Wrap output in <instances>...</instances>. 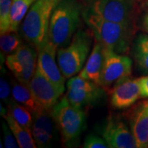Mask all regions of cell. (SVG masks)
Returning a JSON list of instances; mask_svg holds the SVG:
<instances>
[{
	"mask_svg": "<svg viewBox=\"0 0 148 148\" xmlns=\"http://www.w3.org/2000/svg\"><path fill=\"white\" fill-rule=\"evenodd\" d=\"M82 18L90 28L96 41L104 47L119 53H127L132 46L134 28L107 21L94 13L90 8L82 12Z\"/></svg>",
	"mask_w": 148,
	"mask_h": 148,
	"instance_id": "cell-1",
	"label": "cell"
},
{
	"mask_svg": "<svg viewBox=\"0 0 148 148\" xmlns=\"http://www.w3.org/2000/svg\"><path fill=\"white\" fill-rule=\"evenodd\" d=\"M82 6L79 0H60L50 18L48 36L57 48L71 42L81 23Z\"/></svg>",
	"mask_w": 148,
	"mask_h": 148,
	"instance_id": "cell-2",
	"label": "cell"
},
{
	"mask_svg": "<svg viewBox=\"0 0 148 148\" xmlns=\"http://www.w3.org/2000/svg\"><path fill=\"white\" fill-rule=\"evenodd\" d=\"M51 114L64 147H77L81 134L86 126V117L82 108L71 104L64 95L54 106Z\"/></svg>",
	"mask_w": 148,
	"mask_h": 148,
	"instance_id": "cell-3",
	"label": "cell"
},
{
	"mask_svg": "<svg viewBox=\"0 0 148 148\" xmlns=\"http://www.w3.org/2000/svg\"><path fill=\"white\" fill-rule=\"evenodd\" d=\"M60 0H36L21 25V36L38 49L48 37L50 18Z\"/></svg>",
	"mask_w": 148,
	"mask_h": 148,
	"instance_id": "cell-4",
	"label": "cell"
},
{
	"mask_svg": "<svg viewBox=\"0 0 148 148\" xmlns=\"http://www.w3.org/2000/svg\"><path fill=\"white\" fill-rule=\"evenodd\" d=\"M91 36L84 30L79 29L67 46L58 48L57 60L66 79L81 72L91 52Z\"/></svg>",
	"mask_w": 148,
	"mask_h": 148,
	"instance_id": "cell-5",
	"label": "cell"
},
{
	"mask_svg": "<svg viewBox=\"0 0 148 148\" xmlns=\"http://www.w3.org/2000/svg\"><path fill=\"white\" fill-rule=\"evenodd\" d=\"M138 8L133 0H95L88 8L107 21L134 28Z\"/></svg>",
	"mask_w": 148,
	"mask_h": 148,
	"instance_id": "cell-6",
	"label": "cell"
},
{
	"mask_svg": "<svg viewBox=\"0 0 148 148\" xmlns=\"http://www.w3.org/2000/svg\"><path fill=\"white\" fill-rule=\"evenodd\" d=\"M106 91L100 85L79 75H75L67 82L65 95L71 104L78 108H83L100 104L106 97Z\"/></svg>",
	"mask_w": 148,
	"mask_h": 148,
	"instance_id": "cell-7",
	"label": "cell"
},
{
	"mask_svg": "<svg viewBox=\"0 0 148 148\" xmlns=\"http://www.w3.org/2000/svg\"><path fill=\"white\" fill-rule=\"evenodd\" d=\"M37 58L36 48L30 44H22L15 52L6 57V65L15 79L29 84L36 70Z\"/></svg>",
	"mask_w": 148,
	"mask_h": 148,
	"instance_id": "cell-8",
	"label": "cell"
},
{
	"mask_svg": "<svg viewBox=\"0 0 148 148\" xmlns=\"http://www.w3.org/2000/svg\"><path fill=\"white\" fill-rule=\"evenodd\" d=\"M132 71V58L105 47L101 77V86L105 90H109L119 81L130 77Z\"/></svg>",
	"mask_w": 148,
	"mask_h": 148,
	"instance_id": "cell-9",
	"label": "cell"
},
{
	"mask_svg": "<svg viewBox=\"0 0 148 148\" xmlns=\"http://www.w3.org/2000/svg\"><path fill=\"white\" fill-rule=\"evenodd\" d=\"M57 49L48 36L37 49V69L64 93L66 78L56 60Z\"/></svg>",
	"mask_w": 148,
	"mask_h": 148,
	"instance_id": "cell-10",
	"label": "cell"
},
{
	"mask_svg": "<svg viewBox=\"0 0 148 148\" xmlns=\"http://www.w3.org/2000/svg\"><path fill=\"white\" fill-rule=\"evenodd\" d=\"M101 133L110 148H138L130 127L119 117H108Z\"/></svg>",
	"mask_w": 148,
	"mask_h": 148,
	"instance_id": "cell-11",
	"label": "cell"
},
{
	"mask_svg": "<svg viewBox=\"0 0 148 148\" xmlns=\"http://www.w3.org/2000/svg\"><path fill=\"white\" fill-rule=\"evenodd\" d=\"M108 92L110 106L114 110L129 109L142 98L138 79H132L130 77L119 81Z\"/></svg>",
	"mask_w": 148,
	"mask_h": 148,
	"instance_id": "cell-12",
	"label": "cell"
},
{
	"mask_svg": "<svg viewBox=\"0 0 148 148\" xmlns=\"http://www.w3.org/2000/svg\"><path fill=\"white\" fill-rule=\"evenodd\" d=\"M28 85L38 103L46 110L52 111L64 94L37 68Z\"/></svg>",
	"mask_w": 148,
	"mask_h": 148,
	"instance_id": "cell-13",
	"label": "cell"
},
{
	"mask_svg": "<svg viewBox=\"0 0 148 148\" xmlns=\"http://www.w3.org/2000/svg\"><path fill=\"white\" fill-rule=\"evenodd\" d=\"M138 148L148 147V99L139 101L124 113Z\"/></svg>",
	"mask_w": 148,
	"mask_h": 148,
	"instance_id": "cell-14",
	"label": "cell"
},
{
	"mask_svg": "<svg viewBox=\"0 0 148 148\" xmlns=\"http://www.w3.org/2000/svg\"><path fill=\"white\" fill-rule=\"evenodd\" d=\"M33 114L32 132L37 147L49 148L52 146L57 129L51 111L42 109Z\"/></svg>",
	"mask_w": 148,
	"mask_h": 148,
	"instance_id": "cell-15",
	"label": "cell"
},
{
	"mask_svg": "<svg viewBox=\"0 0 148 148\" xmlns=\"http://www.w3.org/2000/svg\"><path fill=\"white\" fill-rule=\"evenodd\" d=\"M104 49L101 43L96 41L91 49L84 67L79 73V76L101 86V77L104 64Z\"/></svg>",
	"mask_w": 148,
	"mask_h": 148,
	"instance_id": "cell-16",
	"label": "cell"
},
{
	"mask_svg": "<svg viewBox=\"0 0 148 148\" xmlns=\"http://www.w3.org/2000/svg\"><path fill=\"white\" fill-rule=\"evenodd\" d=\"M12 96L18 103L26 106L32 114L44 109L40 106L32 93L28 84L18 82L17 80H12Z\"/></svg>",
	"mask_w": 148,
	"mask_h": 148,
	"instance_id": "cell-17",
	"label": "cell"
},
{
	"mask_svg": "<svg viewBox=\"0 0 148 148\" xmlns=\"http://www.w3.org/2000/svg\"><path fill=\"white\" fill-rule=\"evenodd\" d=\"M132 54L138 69L148 74V34L140 33L132 44Z\"/></svg>",
	"mask_w": 148,
	"mask_h": 148,
	"instance_id": "cell-18",
	"label": "cell"
},
{
	"mask_svg": "<svg viewBox=\"0 0 148 148\" xmlns=\"http://www.w3.org/2000/svg\"><path fill=\"white\" fill-rule=\"evenodd\" d=\"M6 122L8 123L12 133L16 138L19 147L21 148H36L37 147L36 144L32 136V132L31 129L27 127H23L19 123L12 118L10 114L7 113L5 116L3 117Z\"/></svg>",
	"mask_w": 148,
	"mask_h": 148,
	"instance_id": "cell-19",
	"label": "cell"
},
{
	"mask_svg": "<svg viewBox=\"0 0 148 148\" xmlns=\"http://www.w3.org/2000/svg\"><path fill=\"white\" fill-rule=\"evenodd\" d=\"M36 0H12L11 6V32H17L22 20Z\"/></svg>",
	"mask_w": 148,
	"mask_h": 148,
	"instance_id": "cell-20",
	"label": "cell"
},
{
	"mask_svg": "<svg viewBox=\"0 0 148 148\" xmlns=\"http://www.w3.org/2000/svg\"><path fill=\"white\" fill-rule=\"evenodd\" d=\"M8 111L12 118L19 123L23 127L32 130L33 123V114L26 106L18 103L13 98H12L8 105Z\"/></svg>",
	"mask_w": 148,
	"mask_h": 148,
	"instance_id": "cell-21",
	"label": "cell"
},
{
	"mask_svg": "<svg viewBox=\"0 0 148 148\" xmlns=\"http://www.w3.org/2000/svg\"><path fill=\"white\" fill-rule=\"evenodd\" d=\"M21 36L17 32H8L1 34L0 36V48H1V58L8 56L15 52L22 45Z\"/></svg>",
	"mask_w": 148,
	"mask_h": 148,
	"instance_id": "cell-22",
	"label": "cell"
},
{
	"mask_svg": "<svg viewBox=\"0 0 148 148\" xmlns=\"http://www.w3.org/2000/svg\"><path fill=\"white\" fill-rule=\"evenodd\" d=\"M12 0H0V32H11V6Z\"/></svg>",
	"mask_w": 148,
	"mask_h": 148,
	"instance_id": "cell-23",
	"label": "cell"
},
{
	"mask_svg": "<svg viewBox=\"0 0 148 148\" xmlns=\"http://www.w3.org/2000/svg\"><path fill=\"white\" fill-rule=\"evenodd\" d=\"M84 148H108L110 147L106 141L102 138L95 134H89L84 139L82 144Z\"/></svg>",
	"mask_w": 148,
	"mask_h": 148,
	"instance_id": "cell-24",
	"label": "cell"
},
{
	"mask_svg": "<svg viewBox=\"0 0 148 148\" xmlns=\"http://www.w3.org/2000/svg\"><path fill=\"white\" fill-rule=\"evenodd\" d=\"M11 95H12V86L9 82L7 79V77L2 72L1 78H0V98L5 103L6 106L8 105L9 101L12 99Z\"/></svg>",
	"mask_w": 148,
	"mask_h": 148,
	"instance_id": "cell-25",
	"label": "cell"
},
{
	"mask_svg": "<svg viewBox=\"0 0 148 148\" xmlns=\"http://www.w3.org/2000/svg\"><path fill=\"white\" fill-rule=\"evenodd\" d=\"M3 140H4V147L17 148L19 145L17 143L14 134L12 133L8 123L3 122Z\"/></svg>",
	"mask_w": 148,
	"mask_h": 148,
	"instance_id": "cell-26",
	"label": "cell"
},
{
	"mask_svg": "<svg viewBox=\"0 0 148 148\" xmlns=\"http://www.w3.org/2000/svg\"><path fill=\"white\" fill-rule=\"evenodd\" d=\"M141 89V96L143 99L148 98V74L138 78Z\"/></svg>",
	"mask_w": 148,
	"mask_h": 148,
	"instance_id": "cell-27",
	"label": "cell"
},
{
	"mask_svg": "<svg viewBox=\"0 0 148 148\" xmlns=\"http://www.w3.org/2000/svg\"><path fill=\"white\" fill-rule=\"evenodd\" d=\"M143 30L148 34V12L146 14V16H144V18H143Z\"/></svg>",
	"mask_w": 148,
	"mask_h": 148,
	"instance_id": "cell-28",
	"label": "cell"
},
{
	"mask_svg": "<svg viewBox=\"0 0 148 148\" xmlns=\"http://www.w3.org/2000/svg\"><path fill=\"white\" fill-rule=\"evenodd\" d=\"M133 1H135V2H136L138 4H139L140 3H142V2H143V1H144V0H133ZM147 1L148 2V0H147Z\"/></svg>",
	"mask_w": 148,
	"mask_h": 148,
	"instance_id": "cell-29",
	"label": "cell"
},
{
	"mask_svg": "<svg viewBox=\"0 0 148 148\" xmlns=\"http://www.w3.org/2000/svg\"><path fill=\"white\" fill-rule=\"evenodd\" d=\"M86 1L87 3H90V4L91 3H93V2H94V1H95V0H86Z\"/></svg>",
	"mask_w": 148,
	"mask_h": 148,
	"instance_id": "cell-30",
	"label": "cell"
}]
</instances>
